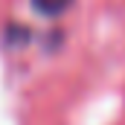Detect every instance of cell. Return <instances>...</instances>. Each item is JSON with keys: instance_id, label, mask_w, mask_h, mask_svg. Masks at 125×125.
I'll list each match as a JSON object with an SVG mask.
<instances>
[{"instance_id": "obj_1", "label": "cell", "mask_w": 125, "mask_h": 125, "mask_svg": "<svg viewBox=\"0 0 125 125\" xmlns=\"http://www.w3.org/2000/svg\"><path fill=\"white\" fill-rule=\"evenodd\" d=\"M70 6H73V0H32V9H35L38 15H47V18L64 15Z\"/></svg>"}]
</instances>
